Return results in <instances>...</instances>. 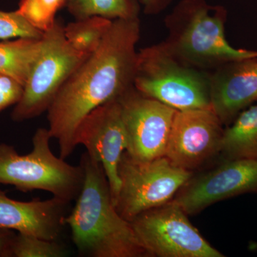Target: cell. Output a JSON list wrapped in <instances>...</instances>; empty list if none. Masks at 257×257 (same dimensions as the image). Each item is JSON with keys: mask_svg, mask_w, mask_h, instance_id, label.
<instances>
[{"mask_svg": "<svg viewBox=\"0 0 257 257\" xmlns=\"http://www.w3.org/2000/svg\"><path fill=\"white\" fill-rule=\"evenodd\" d=\"M140 37L138 18L113 20L100 45L69 76L47 109L48 130L66 160L77 145L75 133L91 111L134 86Z\"/></svg>", "mask_w": 257, "mask_h": 257, "instance_id": "obj_1", "label": "cell"}, {"mask_svg": "<svg viewBox=\"0 0 257 257\" xmlns=\"http://www.w3.org/2000/svg\"><path fill=\"white\" fill-rule=\"evenodd\" d=\"M80 164L84 183L75 206L64 219L80 256L146 257L130 221L116 210L104 168L85 152Z\"/></svg>", "mask_w": 257, "mask_h": 257, "instance_id": "obj_2", "label": "cell"}, {"mask_svg": "<svg viewBox=\"0 0 257 257\" xmlns=\"http://www.w3.org/2000/svg\"><path fill=\"white\" fill-rule=\"evenodd\" d=\"M48 128H38L32 150L19 155L15 147L0 144V184L14 186L23 192L43 190L70 203L78 197L84 183L82 165H69L51 150Z\"/></svg>", "mask_w": 257, "mask_h": 257, "instance_id": "obj_3", "label": "cell"}, {"mask_svg": "<svg viewBox=\"0 0 257 257\" xmlns=\"http://www.w3.org/2000/svg\"><path fill=\"white\" fill-rule=\"evenodd\" d=\"M134 87L177 111L211 109L209 79L179 63L170 47L138 52Z\"/></svg>", "mask_w": 257, "mask_h": 257, "instance_id": "obj_4", "label": "cell"}, {"mask_svg": "<svg viewBox=\"0 0 257 257\" xmlns=\"http://www.w3.org/2000/svg\"><path fill=\"white\" fill-rule=\"evenodd\" d=\"M44 47L26 84L21 100L12 111L11 119L23 122L36 118L50 107L69 76L89 56L71 46L64 25L56 20L43 36Z\"/></svg>", "mask_w": 257, "mask_h": 257, "instance_id": "obj_5", "label": "cell"}, {"mask_svg": "<svg viewBox=\"0 0 257 257\" xmlns=\"http://www.w3.org/2000/svg\"><path fill=\"white\" fill-rule=\"evenodd\" d=\"M121 188L116 210L126 220L171 202L194 172L172 165L165 157L140 161L125 151L119 166Z\"/></svg>", "mask_w": 257, "mask_h": 257, "instance_id": "obj_6", "label": "cell"}, {"mask_svg": "<svg viewBox=\"0 0 257 257\" xmlns=\"http://www.w3.org/2000/svg\"><path fill=\"white\" fill-rule=\"evenodd\" d=\"M130 223L150 256H225L203 237L173 200L144 211Z\"/></svg>", "mask_w": 257, "mask_h": 257, "instance_id": "obj_7", "label": "cell"}, {"mask_svg": "<svg viewBox=\"0 0 257 257\" xmlns=\"http://www.w3.org/2000/svg\"><path fill=\"white\" fill-rule=\"evenodd\" d=\"M211 7L202 0H186L178 12L187 20L175 47H170L182 60L198 64H223L243 59L256 58V51L235 49L226 40L224 11L216 10L211 15Z\"/></svg>", "mask_w": 257, "mask_h": 257, "instance_id": "obj_8", "label": "cell"}, {"mask_svg": "<svg viewBox=\"0 0 257 257\" xmlns=\"http://www.w3.org/2000/svg\"><path fill=\"white\" fill-rule=\"evenodd\" d=\"M75 144L83 145L102 165L116 206L121 188L119 162L128 145L119 98L98 106L82 120L76 131Z\"/></svg>", "mask_w": 257, "mask_h": 257, "instance_id": "obj_9", "label": "cell"}, {"mask_svg": "<svg viewBox=\"0 0 257 257\" xmlns=\"http://www.w3.org/2000/svg\"><path fill=\"white\" fill-rule=\"evenodd\" d=\"M119 99L128 135L126 152L140 161L165 157L177 110L144 95L134 86Z\"/></svg>", "mask_w": 257, "mask_h": 257, "instance_id": "obj_10", "label": "cell"}, {"mask_svg": "<svg viewBox=\"0 0 257 257\" xmlns=\"http://www.w3.org/2000/svg\"><path fill=\"white\" fill-rule=\"evenodd\" d=\"M223 124L211 109L177 111L165 157L194 172L220 154Z\"/></svg>", "mask_w": 257, "mask_h": 257, "instance_id": "obj_11", "label": "cell"}, {"mask_svg": "<svg viewBox=\"0 0 257 257\" xmlns=\"http://www.w3.org/2000/svg\"><path fill=\"white\" fill-rule=\"evenodd\" d=\"M251 192H257V160H222L215 168L193 175L172 200L194 215L214 203Z\"/></svg>", "mask_w": 257, "mask_h": 257, "instance_id": "obj_12", "label": "cell"}, {"mask_svg": "<svg viewBox=\"0 0 257 257\" xmlns=\"http://www.w3.org/2000/svg\"><path fill=\"white\" fill-rule=\"evenodd\" d=\"M211 109L224 124H230L257 101V57L221 66L209 79Z\"/></svg>", "mask_w": 257, "mask_h": 257, "instance_id": "obj_13", "label": "cell"}, {"mask_svg": "<svg viewBox=\"0 0 257 257\" xmlns=\"http://www.w3.org/2000/svg\"><path fill=\"white\" fill-rule=\"evenodd\" d=\"M69 204L55 197L47 200L22 202L0 190V228L57 240L65 226Z\"/></svg>", "mask_w": 257, "mask_h": 257, "instance_id": "obj_14", "label": "cell"}, {"mask_svg": "<svg viewBox=\"0 0 257 257\" xmlns=\"http://www.w3.org/2000/svg\"><path fill=\"white\" fill-rule=\"evenodd\" d=\"M219 155L225 160H257V104L240 112L224 128Z\"/></svg>", "mask_w": 257, "mask_h": 257, "instance_id": "obj_15", "label": "cell"}, {"mask_svg": "<svg viewBox=\"0 0 257 257\" xmlns=\"http://www.w3.org/2000/svg\"><path fill=\"white\" fill-rule=\"evenodd\" d=\"M43 47V37L0 42V72L14 77L25 86Z\"/></svg>", "mask_w": 257, "mask_h": 257, "instance_id": "obj_16", "label": "cell"}, {"mask_svg": "<svg viewBox=\"0 0 257 257\" xmlns=\"http://www.w3.org/2000/svg\"><path fill=\"white\" fill-rule=\"evenodd\" d=\"M112 22L96 16L76 20L64 25V35L74 50L89 56L97 50Z\"/></svg>", "mask_w": 257, "mask_h": 257, "instance_id": "obj_17", "label": "cell"}, {"mask_svg": "<svg viewBox=\"0 0 257 257\" xmlns=\"http://www.w3.org/2000/svg\"><path fill=\"white\" fill-rule=\"evenodd\" d=\"M67 8L75 20L96 16L111 20L138 18L136 0H71Z\"/></svg>", "mask_w": 257, "mask_h": 257, "instance_id": "obj_18", "label": "cell"}, {"mask_svg": "<svg viewBox=\"0 0 257 257\" xmlns=\"http://www.w3.org/2000/svg\"><path fill=\"white\" fill-rule=\"evenodd\" d=\"M65 247L57 240L42 239L34 235L17 232L11 248V257H64Z\"/></svg>", "mask_w": 257, "mask_h": 257, "instance_id": "obj_19", "label": "cell"}, {"mask_svg": "<svg viewBox=\"0 0 257 257\" xmlns=\"http://www.w3.org/2000/svg\"><path fill=\"white\" fill-rule=\"evenodd\" d=\"M71 0H20L18 11L32 25L46 32L55 24L56 15Z\"/></svg>", "mask_w": 257, "mask_h": 257, "instance_id": "obj_20", "label": "cell"}, {"mask_svg": "<svg viewBox=\"0 0 257 257\" xmlns=\"http://www.w3.org/2000/svg\"><path fill=\"white\" fill-rule=\"evenodd\" d=\"M45 32L32 25L18 10L4 12L0 10V39H41Z\"/></svg>", "mask_w": 257, "mask_h": 257, "instance_id": "obj_21", "label": "cell"}, {"mask_svg": "<svg viewBox=\"0 0 257 257\" xmlns=\"http://www.w3.org/2000/svg\"><path fill=\"white\" fill-rule=\"evenodd\" d=\"M25 86L14 77L0 72V113L16 105L23 97Z\"/></svg>", "mask_w": 257, "mask_h": 257, "instance_id": "obj_22", "label": "cell"}, {"mask_svg": "<svg viewBox=\"0 0 257 257\" xmlns=\"http://www.w3.org/2000/svg\"><path fill=\"white\" fill-rule=\"evenodd\" d=\"M17 233L0 228V257H11V248Z\"/></svg>", "mask_w": 257, "mask_h": 257, "instance_id": "obj_23", "label": "cell"}, {"mask_svg": "<svg viewBox=\"0 0 257 257\" xmlns=\"http://www.w3.org/2000/svg\"><path fill=\"white\" fill-rule=\"evenodd\" d=\"M141 1L145 5L147 10H152L160 6L165 0H141Z\"/></svg>", "mask_w": 257, "mask_h": 257, "instance_id": "obj_24", "label": "cell"}, {"mask_svg": "<svg viewBox=\"0 0 257 257\" xmlns=\"http://www.w3.org/2000/svg\"><path fill=\"white\" fill-rule=\"evenodd\" d=\"M248 250L252 251V252L257 253V241H251L248 243Z\"/></svg>", "mask_w": 257, "mask_h": 257, "instance_id": "obj_25", "label": "cell"}]
</instances>
